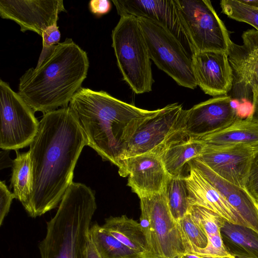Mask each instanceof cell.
Here are the masks:
<instances>
[{
	"instance_id": "obj_1",
	"label": "cell",
	"mask_w": 258,
	"mask_h": 258,
	"mask_svg": "<svg viewBox=\"0 0 258 258\" xmlns=\"http://www.w3.org/2000/svg\"><path fill=\"white\" fill-rule=\"evenodd\" d=\"M87 140L69 106L46 113L30 145L33 194L29 216L55 208L70 184Z\"/></svg>"
},
{
	"instance_id": "obj_2",
	"label": "cell",
	"mask_w": 258,
	"mask_h": 258,
	"mask_svg": "<svg viewBox=\"0 0 258 258\" xmlns=\"http://www.w3.org/2000/svg\"><path fill=\"white\" fill-rule=\"evenodd\" d=\"M87 140L104 161L122 166L128 145L139 128L159 109H143L121 101L104 91L81 87L69 105Z\"/></svg>"
},
{
	"instance_id": "obj_3",
	"label": "cell",
	"mask_w": 258,
	"mask_h": 258,
	"mask_svg": "<svg viewBox=\"0 0 258 258\" xmlns=\"http://www.w3.org/2000/svg\"><path fill=\"white\" fill-rule=\"evenodd\" d=\"M87 54L71 38L42 49L35 68L20 78L18 94L43 114L67 107L87 77Z\"/></svg>"
},
{
	"instance_id": "obj_4",
	"label": "cell",
	"mask_w": 258,
	"mask_h": 258,
	"mask_svg": "<svg viewBox=\"0 0 258 258\" xmlns=\"http://www.w3.org/2000/svg\"><path fill=\"white\" fill-rule=\"evenodd\" d=\"M96 208L94 191L73 182L55 215L47 222L46 235L39 245L41 258H87L89 229Z\"/></svg>"
},
{
	"instance_id": "obj_5",
	"label": "cell",
	"mask_w": 258,
	"mask_h": 258,
	"mask_svg": "<svg viewBox=\"0 0 258 258\" xmlns=\"http://www.w3.org/2000/svg\"><path fill=\"white\" fill-rule=\"evenodd\" d=\"M111 37L123 80L136 94L150 92L154 82L151 58L138 18L120 17Z\"/></svg>"
},
{
	"instance_id": "obj_6",
	"label": "cell",
	"mask_w": 258,
	"mask_h": 258,
	"mask_svg": "<svg viewBox=\"0 0 258 258\" xmlns=\"http://www.w3.org/2000/svg\"><path fill=\"white\" fill-rule=\"evenodd\" d=\"M140 223L152 258H177L188 245L169 210L165 190L140 199Z\"/></svg>"
},
{
	"instance_id": "obj_7",
	"label": "cell",
	"mask_w": 258,
	"mask_h": 258,
	"mask_svg": "<svg viewBox=\"0 0 258 258\" xmlns=\"http://www.w3.org/2000/svg\"><path fill=\"white\" fill-rule=\"evenodd\" d=\"M151 60L179 85L194 89L198 85L191 56L182 41L160 23L147 18H137Z\"/></svg>"
},
{
	"instance_id": "obj_8",
	"label": "cell",
	"mask_w": 258,
	"mask_h": 258,
	"mask_svg": "<svg viewBox=\"0 0 258 258\" xmlns=\"http://www.w3.org/2000/svg\"><path fill=\"white\" fill-rule=\"evenodd\" d=\"M187 110L178 103L159 109L136 131L131 139L125 158L151 153L160 157L170 147L188 138L186 132Z\"/></svg>"
},
{
	"instance_id": "obj_9",
	"label": "cell",
	"mask_w": 258,
	"mask_h": 258,
	"mask_svg": "<svg viewBox=\"0 0 258 258\" xmlns=\"http://www.w3.org/2000/svg\"><path fill=\"white\" fill-rule=\"evenodd\" d=\"M186 43L191 54L207 51L227 53V30L208 0H176Z\"/></svg>"
},
{
	"instance_id": "obj_10",
	"label": "cell",
	"mask_w": 258,
	"mask_h": 258,
	"mask_svg": "<svg viewBox=\"0 0 258 258\" xmlns=\"http://www.w3.org/2000/svg\"><path fill=\"white\" fill-rule=\"evenodd\" d=\"M0 147L18 150L30 145L38 132L39 122L34 111L9 84L0 80Z\"/></svg>"
},
{
	"instance_id": "obj_11",
	"label": "cell",
	"mask_w": 258,
	"mask_h": 258,
	"mask_svg": "<svg viewBox=\"0 0 258 258\" xmlns=\"http://www.w3.org/2000/svg\"><path fill=\"white\" fill-rule=\"evenodd\" d=\"M240 108L229 96L215 97L187 110L188 138L199 139L216 133L240 119Z\"/></svg>"
},
{
	"instance_id": "obj_12",
	"label": "cell",
	"mask_w": 258,
	"mask_h": 258,
	"mask_svg": "<svg viewBox=\"0 0 258 258\" xmlns=\"http://www.w3.org/2000/svg\"><path fill=\"white\" fill-rule=\"evenodd\" d=\"M61 12H67L62 0L0 1L2 18L15 22L22 32L32 31L41 36L48 27L57 24Z\"/></svg>"
},
{
	"instance_id": "obj_13",
	"label": "cell",
	"mask_w": 258,
	"mask_h": 258,
	"mask_svg": "<svg viewBox=\"0 0 258 258\" xmlns=\"http://www.w3.org/2000/svg\"><path fill=\"white\" fill-rule=\"evenodd\" d=\"M118 173L128 176L127 184L139 199L163 192L170 177L161 157L151 153L125 158Z\"/></svg>"
},
{
	"instance_id": "obj_14",
	"label": "cell",
	"mask_w": 258,
	"mask_h": 258,
	"mask_svg": "<svg viewBox=\"0 0 258 258\" xmlns=\"http://www.w3.org/2000/svg\"><path fill=\"white\" fill-rule=\"evenodd\" d=\"M191 56L198 86L212 96L227 95L233 83V71L227 53L207 51L194 53Z\"/></svg>"
},
{
	"instance_id": "obj_15",
	"label": "cell",
	"mask_w": 258,
	"mask_h": 258,
	"mask_svg": "<svg viewBox=\"0 0 258 258\" xmlns=\"http://www.w3.org/2000/svg\"><path fill=\"white\" fill-rule=\"evenodd\" d=\"M257 148L258 146L212 148L206 146L199 158L224 179L245 188L251 159Z\"/></svg>"
},
{
	"instance_id": "obj_16",
	"label": "cell",
	"mask_w": 258,
	"mask_h": 258,
	"mask_svg": "<svg viewBox=\"0 0 258 258\" xmlns=\"http://www.w3.org/2000/svg\"><path fill=\"white\" fill-rule=\"evenodd\" d=\"M190 164L208 180L238 213L242 226L258 233V201L246 188L232 184L216 174L199 158Z\"/></svg>"
},
{
	"instance_id": "obj_17",
	"label": "cell",
	"mask_w": 258,
	"mask_h": 258,
	"mask_svg": "<svg viewBox=\"0 0 258 258\" xmlns=\"http://www.w3.org/2000/svg\"><path fill=\"white\" fill-rule=\"evenodd\" d=\"M120 16H132L156 21L165 26L181 41L186 42L176 0H113Z\"/></svg>"
},
{
	"instance_id": "obj_18",
	"label": "cell",
	"mask_w": 258,
	"mask_h": 258,
	"mask_svg": "<svg viewBox=\"0 0 258 258\" xmlns=\"http://www.w3.org/2000/svg\"><path fill=\"white\" fill-rule=\"evenodd\" d=\"M185 176L189 205L202 207L213 211L226 222L241 225L236 211L223 195L195 167L189 164Z\"/></svg>"
},
{
	"instance_id": "obj_19",
	"label": "cell",
	"mask_w": 258,
	"mask_h": 258,
	"mask_svg": "<svg viewBox=\"0 0 258 258\" xmlns=\"http://www.w3.org/2000/svg\"><path fill=\"white\" fill-rule=\"evenodd\" d=\"M199 139L212 148L258 146V122L248 117L238 119L226 128Z\"/></svg>"
},
{
	"instance_id": "obj_20",
	"label": "cell",
	"mask_w": 258,
	"mask_h": 258,
	"mask_svg": "<svg viewBox=\"0 0 258 258\" xmlns=\"http://www.w3.org/2000/svg\"><path fill=\"white\" fill-rule=\"evenodd\" d=\"M242 38L241 45L230 41L227 54L233 71V84L245 88L249 71L258 58V31L248 30Z\"/></svg>"
},
{
	"instance_id": "obj_21",
	"label": "cell",
	"mask_w": 258,
	"mask_h": 258,
	"mask_svg": "<svg viewBox=\"0 0 258 258\" xmlns=\"http://www.w3.org/2000/svg\"><path fill=\"white\" fill-rule=\"evenodd\" d=\"M102 227L124 245L145 258H152L140 222L126 215L110 216Z\"/></svg>"
},
{
	"instance_id": "obj_22",
	"label": "cell",
	"mask_w": 258,
	"mask_h": 258,
	"mask_svg": "<svg viewBox=\"0 0 258 258\" xmlns=\"http://www.w3.org/2000/svg\"><path fill=\"white\" fill-rule=\"evenodd\" d=\"M224 244L235 256L258 258V233L252 229L225 221L221 229Z\"/></svg>"
},
{
	"instance_id": "obj_23",
	"label": "cell",
	"mask_w": 258,
	"mask_h": 258,
	"mask_svg": "<svg viewBox=\"0 0 258 258\" xmlns=\"http://www.w3.org/2000/svg\"><path fill=\"white\" fill-rule=\"evenodd\" d=\"M205 147L203 141L188 138L168 149L161 157L169 176H183L182 172L184 165L190 161L200 158Z\"/></svg>"
},
{
	"instance_id": "obj_24",
	"label": "cell",
	"mask_w": 258,
	"mask_h": 258,
	"mask_svg": "<svg viewBox=\"0 0 258 258\" xmlns=\"http://www.w3.org/2000/svg\"><path fill=\"white\" fill-rule=\"evenodd\" d=\"M17 157L12 164L11 185L15 198L22 204L29 214L31 211L33 194V174L30 152L20 153L16 151Z\"/></svg>"
},
{
	"instance_id": "obj_25",
	"label": "cell",
	"mask_w": 258,
	"mask_h": 258,
	"mask_svg": "<svg viewBox=\"0 0 258 258\" xmlns=\"http://www.w3.org/2000/svg\"><path fill=\"white\" fill-rule=\"evenodd\" d=\"M89 238L101 258H145L96 223L90 228Z\"/></svg>"
},
{
	"instance_id": "obj_26",
	"label": "cell",
	"mask_w": 258,
	"mask_h": 258,
	"mask_svg": "<svg viewBox=\"0 0 258 258\" xmlns=\"http://www.w3.org/2000/svg\"><path fill=\"white\" fill-rule=\"evenodd\" d=\"M165 191L169 210L178 223L188 213L190 206L185 176L169 177Z\"/></svg>"
},
{
	"instance_id": "obj_27",
	"label": "cell",
	"mask_w": 258,
	"mask_h": 258,
	"mask_svg": "<svg viewBox=\"0 0 258 258\" xmlns=\"http://www.w3.org/2000/svg\"><path fill=\"white\" fill-rule=\"evenodd\" d=\"M188 212L192 219L209 237L221 232L226 221L220 216L205 208L190 205Z\"/></svg>"
},
{
	"instance_id": "obj_28",
	"label": "cell",
	"mask_w": 258,
	"mask_h": 258,
	"mask_svg": "<svg viewBox=\"0 0 258 258\" xmlns=\"http://www.w3.org/2000/svg\"><path fill=\"white\" fill-rule=\"evenodd\" d=\"M222 12L235 20L246 23L258 31V9L241 3L238 0L220 2Z\"/></svg>"
},
{
	"instance_id": "obj_29",
	"label": "cell",
	"mask_w": 258,
	"mask_h": 258,
	"mask_svg": "<svg viewBox=\"0 0 258 258\" xmlns=\"http://www.w3.org/2000/svg\"><path fill=\"white\" fill-rule=\"evenodd\" d=\"M178 223L184 239L188 245V253L194 248H204L207 245L208 239L207 234L188 212L178 221Z\"/></svg>"
},
{
	"instance_id": "obj_30",
	"label": "cell",
	"mask_w": 258,
	"mask_h": 258,
	"mask_svg": "<svg viewBox=\"0 0 258 258\" xmlns=\"http://www.w3.org/2000/svg\"><path fill=\"white\" fill-rule=\"evenodd\" d=\"M207 245L204 248L196 247L188 253L200 257H227L231 255L226 249L221 232L208 237Z\"/></svg>"
},
{
	"instance_id": "obj_31",
	"label": "cell",
	"mask_w": 258,
	"mask_h": 258,
	"mask_svg": "<svg viewBox=\"0 0 258 258\" xmlns=\"http://www.w3.org/2000/svg\"><path fill=\"white\" fill-rule=\"evenodd\" d=\"M245 188L258 201V148L251 159Z\"/></svg>"
},
{
	"instance_id": "obj_32",
	"label": "cell",
	"mask_w": 258,
	"mask_h": 258,
	"mask_svg": "<svg viewBox=\"0 0 258 258\" xmlns=\"http://www.w3.org/2000/svg\"><path fill=\"white\" fill-rule=\"evenodd\" d=\"M16 198L14 193L8 189L4 181L0 182V225L8 214L13 200Z\"/></svg>"
},
{
	"instance_id": "obj_33",
	"label": "cell",
	"mask_w": 258,
	"mask_h": 258,
	"mask_svg": "<svg viewBox=\"0 0 258 258\" xmlns=\"http://www.w3.org/2000/svg\"><path fill=\"white\" fill-rule=\"evenodd\" d=\"M60 36V32L57 24L48 27L42 34V49H47L52 46L58 44Z\"/></svg>"
},
{
	"instance_id": "obj_34",
	"label": "cell",
	"mask_w": 258,
	"mask_h": 258,
	"mask_svg": "<svg viewBox=\"0 0 258 258\" xmlns=\"http://www.w3.org/2000/svg\"><path fill=\"white\" fill-rule=\"evenodd\" d=\"M89 8L92 14L100 16L110 11L111 4L108 0H91L89 3Z\"/></svg>"
},
{
	"instance_id": "obj_35",
	"label": "cell",
	"mask_w": 258,
	"mask_h": 258,
	"mask_svg": "<svg viewBox=\"0 0 258 258\" xmlns=\"http://www.w3.org/2000/svg\"><path fill=\"white\" fill-rule=\"evenodd\" d=\"M245 88L250 90L252 96L258 91V58L249 71Z\"/></svg>"
},
{
	"instance_id": "obj_36",
	"label": "cell",
	"mask_w": 258,
	"mask_h": 258,
	"mask_svg": "<svg viewBox=\"0 0 258 258\" xmlns=\"http://www.w3.org/2000/svg\"><path fill=\"white\" fill-rule=\"evenodd\" d=\"M248 117L258 122V91L253 95L252 110Z\"/></svg>"
},
{
	"instance_id": "obj_37",
	"label": "cell",
	"mask_w": 258,
	"mask_h": 258,
	"mask_svg": "<svg viewBox=\"0 0 258 258\" xmlns=\"http://www.w3.org/2000/svg\"><path fill=\"white\" fill-rule=\"evenodd\" d=\"M87 258H101L90 238L87 245Z\"/></svg>"
},
{
	"instance_id": "obj_38",
	"label": "cell",
	"mask_w": 258,
	"mask_h": 258,
	"mask_svg": "<svg viewBox=\"0 0 258 258\" xmlns=\"http://www.w3.org/2000/svg\"><path fill=\"white\" fill-rule=\"evenodd\" d=\"M240 2L248 6L258 9V0H238Z\"/></svg>"
},
{
	"instance_id": "obj_39",
	"label": "cell",
	"mask_w": 258,
	"mask_h": 258,
	"mask_svg": "<svg viewBox=\"0 0 258 258\" xmlns=\"http://www.w3.org/2000/svg\"><path fill=\"white\" fill-rule=\"evenodd\" d=\"M177 258H202V257L192 253H185L178 256Z\"/></svg>"
},
{
	"instance_id": "obj_40",
	"label": "cell",
	"mask_w": 258,
	"mask_h": 258,
	"mask_svg": "<svg viewBox=\"0 0 258 258\" xmlns=\"http://www.w3.org/2000/svg\"><path fill=\"white\" fill-rule=\"evenodd\" d=\"M202 258H235V256L231 255L227 257H202Z\"/></svg>"
},
{
	"instance_id": "obj_41",
	"label": "cell",
	"mask_w": 258,
	"mask_h": 258,
	"mask_svg": "<svg viewBox=\"0 0 258 258\" xmlns=\"http://www.w3.org/2000/svg\"><path fill=\"white\" fill-rule=\"evenodd\" d=\"M235 258H251L244 256L237 255L235 256Z\"/></svg>"
}]
</instances>
